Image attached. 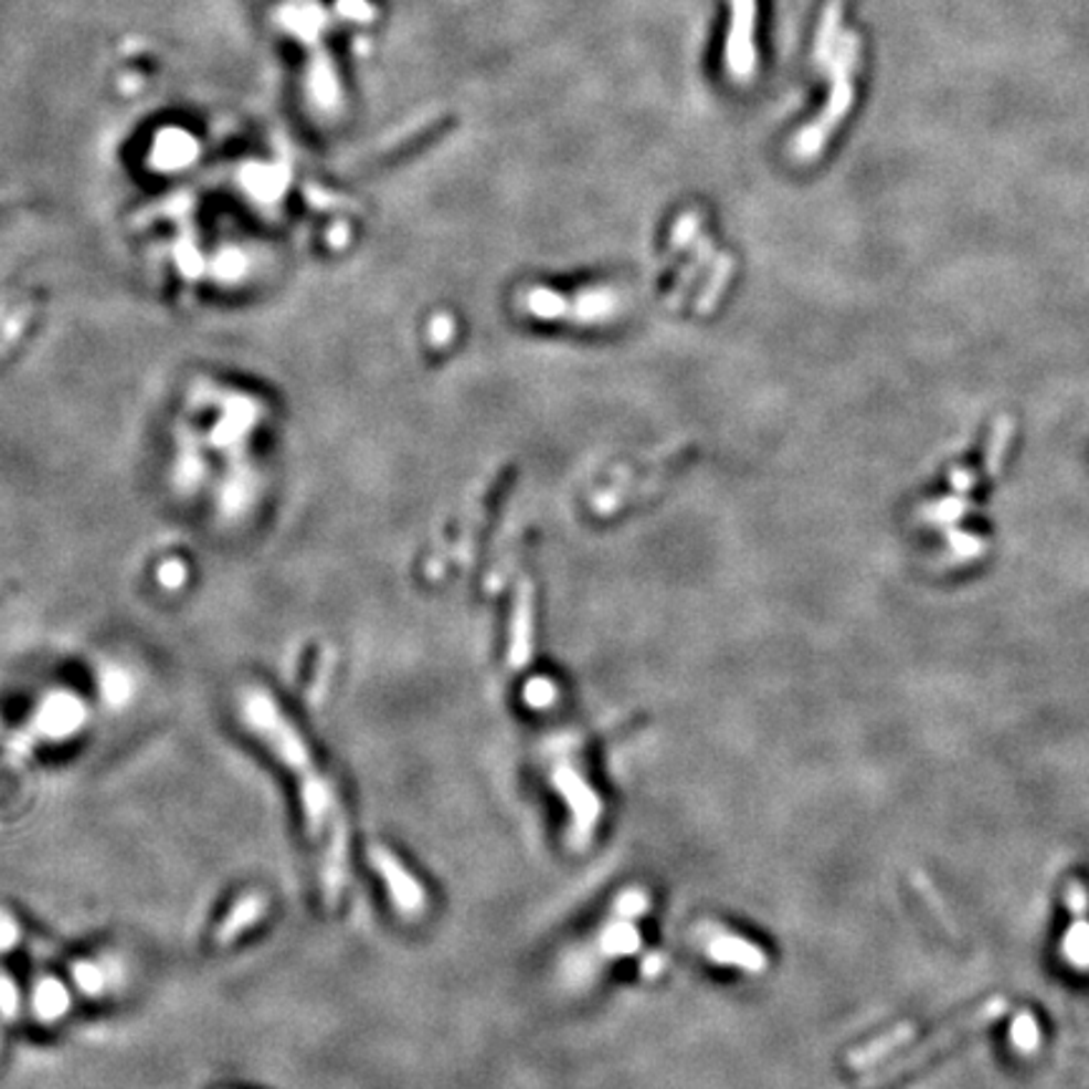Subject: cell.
<instances>
[{
  "mask_svg": "<svg viewBox=\"0 0 1089 1089\" xmlns=\"http://www.w3.org/2000/svg\"><path fill=\"white\" fill-rule=\"evenodd\" d=\"M731 271H734V263H731V257L719 255L717 265H713V273L709 275V281H707V288H704L701 298H699V306H696V310H699L701 316H707V314H711L713 308H717L719 298L725 296V290L729 285Z\"/></svg>",
  "mask_w": 1089,
  "mask_h": 1089,
  "instance_id": "cell-11",
  "label": "cell"
},
{
  "mask_svg": "<svg viewBox=\"0 0 1089 1089\" xmlns=\"http://www.w3.org/2000/svg\"><path fill=\"white\" fill-rule=\"evenodd\" d=\"M348 820L341 815L330 825L326 840L320 843V896L334 910L341 903L348 880Z\"/></svg>",
  "mask_w": 1089,
  "mask_h": 1089,
  "instance_id": "cell-5",
  "label": "cell"
},
{
  "mask_svg": "<svg viewBox=\"0 0 1089 1089\" xmlns=\"http://www.w3.org/2000/svg\"><path fill=\"white\" fill-rule=\"evenodd\" d=\"M949 542H951V548L959 552L961 558H976L984 552V540L976 538V535H971V532H963V530H951L949 532Z\"/></svg>",
  "mask_w": 1089,
  "mask_h": 1089,
  "instance_id": "cell-16",
  "label": "cell"
},
{
  "mask_svg": "<svg viewBox=\"0 0 1089 1089\" xmlns=\"http://www.w3.org/2000/svg\"><path fill=\"white\" fill-rule=\"evenodd\" d=\"M522 306L538 320H578L580 326H595L618 316L623 298L613 288L580 290L575 298H565L548 288H530L525 293Z\"/></svg>",
  "mask_w": 1089,
  "mask_h": 1089,
  "instance_id": "cell-2",
  "label": "cell"
},
{
  "mask_svg": "<svg viewBox=\"0 0 1089 1089\" xmlns=\"http://www.w3.org/2000/svg\"><path fill=\"white\" fill-rule=\"evenodd\" d=\"M18 1014H21V991L6 971H0V1019L15 1022Z\"/></svg>",
  "mask_w": 1089,
  "mask_h": 1089,
  "instance_id": "cell-15",
  "label": "cell"
},
{
  "mask_svg": "<svg viewBox=\"0 0 1089 1089\" xmlns=\"http://www.w3.org/2000/svg\"><path fill=\"white\" fill-rule=\"evenodd\" d=\"M1004 1008V1002L1002 998H996V1002H988L984 1006H979L976 1012H971L966 1016H961V1019L956 1024H951L949 1029H943L941 1034H935V1037L931 1042H926L923 1047H918L913 1055H908L903 1059H898L896 1065H892L890 1069H882V1072L878 1075H873V1077H865L863 1082H860V1089H868V1087H878L882 1082H888V1079L892 1077H898V1075H903L908 1072V1069H913L918 1065H923V1061L933 1055V1051H939L941 1047H945V1044H951V1042H956L959 1037H963V1034L971 1032V1029H976V1026L981 1024H986L991 1019H996L998 1012Z\"/></svg>",
  "mask_w": 1089,
  "mask_h": 1089,
  "instance_id": "cell-3",
  "label": "cell"
},
{
  "mask_svg": "<svg viewBox=\"0 0 1089 1089\" xmlns=\"http://www.w3.org/2000/svg\"><path fill=\"white\" fill-rule=\"evenodd\" d=\"M696 230H699V215H696V212H686V215L678 218L676 228L672 232V247L674 250H684L686 245L691 243V237L696 235Z\"/></svg>",
  "mask_w": 1089,
  "mask_h": 1089,
  "instance_id": "cell-18",
  "label": "cell"
},
{
  "mask_svg": "<svg viewBox=\"0 0 1089 1089\" xmlns=\"http://www.w3.org/2000/svg\"><path fill=\"white\" fill-rule=\"evenodd\" d=\"M0 829H3V825H0Z\"/></svg>",
  "mask_w": 1089,
  "mask_h": 1089,
  "instance_id": "cell-21",
  "label": "cell"
},
{
  "mask_svg": "<svg viewBox=\"0 0 1089 1089\" xmlns=\"http://www.w3.org/2000/svg\"><path fill=\"white\" fill-rule=\"evenodd\" d=\"M31 1002H33L35 1019L43 1022V1024H56L68 1014L71 994L59 979L43 976L41 981H35Z\"/></svg>",
  "mask_w": 1089,
  "mask_h": 1089,
  "instance_id": "cell-9",
  "label": "cell"
},
{
  "mask_svg": "<svg viewBox=\"0 0 1089 1089\" xmlns=\"http://www.w3.org/2000/svg\"><path fill=\"white\" fill-rule=\"evenodd\" d=\"M951 482H953V487L959 489V493H969V489L976 487V477L971 475V472H966V469H953L951 472Z\"/></svg>",
  "mask_w": 1089,
  "mask_h": 1089,
  "instance_id": "cell-20",
  "label": "cell"
},
{
  "mask_svg": "<svg viewBox=\"0 0 1089 1089\" xmlns=\"http://www.w3.org/2000/svg\"><path fill=\"white\" fill-rule=\"evenodd\" d=\"M21 935H23L21 923H18L8 910L0 908V953L13 951L15 945L21 943Z\"/></svg>",
  "mask_w": 1089,
  "mask_h": 1089,
  "instance_id": "cell-17",
  "label": "cell"
},
{
  "mask_svg": "<svg viewBox=\"0 0 1089 1089\" xmlns=\"http://www.w3.org/2000/svg\"><path fill=\"white\" fill-rule=\"evenodd\" d=\"M271 910V898L265 896L263 890H250L245 896H240L235 903H232L230 913L222 918V923L215 931V943L220 949H228L230 943H235L240 935L247 933L250 928L257 926Z\"/></svg>",
  "mask_w": 1089,
  "mask_h": 1089,
  "instance_id": "cell-6",
  "label": "cell"
},
{
  "mask_svg": "<svg viewBox=\"0 0 1089 1089\" xmlns=\"http://www.w3.org/2000/svg\"><path fill=\"white\" fill-rule=\"evenodd\" d=\"M709 953L721 963H739V966H747L752 971L764 966L762 953L754 945L734 939V935H721V939L711 941Z\"/></svg>",
  "mask_w": 1089,
  "mask_h": 1089,
  "instance_id": "cell-10",
  "label": "cell"
},
{
  "mask_svg": "<svg viewBox=\"0 0 1089 1089\" xmlns=\"http://www.w3.org/2000/svg\"><path fill=\"white\" fill-rule=\"evenodd\" d=\"M240 713H243L247 729L267 744V749L288 766L290 774H296L308 835L320 845L326 840L330 825L346 812L334 784L326 774L318 772L306 739L265 689H250L243 696Z\"/></svg>",
  "mask_w": 1089,
  "mask_h": 1089,
  "instance_id": "cell-1",
  "label": "cell"
},
{
  "mask_svg": "<svg viewBox=\"0 0 1089 1089\" xmlns=\"http://www.w3.org/2000/svg\"><path fill=\"white\" fill-rule=\"evenodd\" d=\"M1012 436H1014V419L1012 416H1002L996 422L994 432H991L986 459H984V467H986V475L988 477H996L998 469H1002L1004 457H1006V452H1008V444H1012Z\"/></svg>",
  "mask_w": 1089,
  "mask_h": 1089,
  "instance_id": "cell-12",
  "label": "cell"
},
{
  "mask_svg": "<svg viewBox=\"0 0 1089 1089\" xmlns=\"http://www.w3.org/2000/svg\"><path fill=\"white\" fill-rule=\"evenodd\" d=\"M966 510H969V505L963 503V499L951 497V499H939V503L928 505L921 515H923V520L933 522V525H953L959 520V517L966 515Z\"/></svg>",
  "mask_w": 1089,
  "mask_h": 1089,
  "instance_id": "cell-14",
  "label": "cell"
},
{
  "mask_svg": "<svg viewBox=\"0 0 1089 1089\" xmlns=\"http://www.w3.org/2000/svg\"><path fill=\"white\" fill-rule=\"evenodd\" d=\"M532 651V585L530 580H520L512 611V628H510V666L522 668L528 664Z\"/></svg>",
  "mask_w": 1089,
  "mask_h": 1089,
  "instance_id": "cell-8",
  "label": "cell"
},
{
  "mask_svg": "<svg viewBox=\"0 0 1089 1089\" xmlns=\"http://www.w3.org/2000/svg\"><path fill=\"white\" fill-rule=\"evenodd\" d=\"M525 696H528L532 707H550V701L558 696V689L550 681H544V678H532Z\"/></svg>",
  "mask_w": 1089,
  "mask_h": 1089,
  "instance_id": "cell-19",
  "label": "cell"
},
{
  "mask_svg": "<svg viewBox=\"0 0 1089 1089\" xmlns=\"http://www.w3.org/2000/svg\"><path fill=\"white\" fill-rule=\"evenodd\" d=\"M71 976H74L76 988L86 996H102L106 988V974L104 969H99V963L92 961H78L71 969Z\"/></svg>",
  "mask_w": 1089,
  "mask_h": 1089,
  "instance_id": "cell-13",
  "label": "cell"
},
{
  "mask_svg": "<svg viewBox=\"0 0 1089 1089\" xmlns=\"http://www.w3.org/2000/svg\"><path fill=\"white\" fill-rule=\"evenodd\" d=\"M734 8V23L729 33V68L734 76H749L754 68V0H731Z\"/></svg>",
  "mask_w": 1089,
  "mask_h": 1089,
  "instance_id": "cell-7",
  "label": "cell"
},
{
  "mask_svg": "<svg viewBox=\"0 0 1089 1089\" xmlns=\"http://www.w3.org/2000/svg\"><path fill=\"white\" fill-rule=\"evenodd\" d=\"M369 860L371 868L381 875L383 882H387L389 898L399 910V916L404 918L422 916V910L426 908V892L422 890V886H419L414 875L399 863L397 855L391 853L387 845H373L369 850Z\"/></svg>",
  "mask_w": 1089,
  "mask_h": 1089,
  "instance_id": "cell-4",
  "label": "cell"
}]
</instances>
